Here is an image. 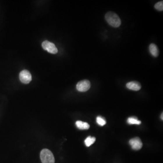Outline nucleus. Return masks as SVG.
<instances>
[{
    "label": "nucleus",
    "mask_w": 163,
    "mask_h": 163,
    "mask_svg": "<svg viewBox=\"0 0 163 163\" xmlns=\"http://www.w3.org/2000/svg\"><path fill=\"white\" fill-rule=\"evenodd\" d=\"M97 123L101 126H103L106 124V121L104 118L101 116H98L97 117Z\"/></svg>",
    "instance_id": "nucleus-12"
},
{
    "label": "nucleus",
    "mask_w": 163,
    "mask_h": 163,
    "mask_svg": "<svg viewBox=\"0 0 163 163\" xmlns=\"http://www.w3.org/2000/svg\"><path fill=\"white\" fill-rule=\"evenodd\" d=\"M149 50L151 55L154 57H157L159 55V51L158 47L155 44H151L149 46Z\"/></svg>",
    "instance_id": "nucleus-8"
},
{
    "label": "nucleus",
    "mask_w": 163,
    "mask_h": 163,
    "mask_svg": "<svg viewBox=\"0 0 163 163\" xmlns=\"http://www.w3.org/2000/svg\"><path fill=\"white\" fill-rule=\"evenodd\" d=\"M127 122L130 125H140L141 124V121L138 120L137 118L134 117H129L127 119Z\"/></svg>",
    "instance_id": "nucleus-11"
},
{
    "label": "nucleus",
    "mask_w": 163,
    "mask_h": 163,
    "mask_svg": "<svg viewBox=\"0 0 163 163\" xmlns=\"http://www.w3.org/2000/svg\"><path fill=\"white\" fill-rule=\"evenodd\" d=\"M105 19L110 26L113 27H118L121 24V20L119 16L112 11H109L106 13Z\"/></svg>",
    "instance_id": "nucleus-1"
},
{
    "label": "nucleus",
    "mask_w": 163,
    "mask_h": 163,
    "mask_svg": "<svg viewBox=\"0 0 163 163\" xmlns=\"http://www.w3.org/2000/svg\"><path fill=\"white\" fill-rule=\"evenodd\" d=\"M76 125L80 130H88L90 128V125L87 122L78 121L76 122Z\"/></svg>",
    "instance_id": "nucleus-9"
},
{
    "label": "nucleus",
    "mask_w": 163,
    "mask_h": 163,
    "mask_svg": "<svg viewBox=\"0 0 163 163\" xmlns=\"http://www.w3.org/2000/svg\"><path fill=\"white\" fill-rule=\"evenodd\" d=\"M96 141V138L94 137H91V136H89L85 140V144L87 147H89L91 145H93L94 143Z\"/></svg>",
    "instance_id": "nucleus-10"
},
{
    "label": "nucleus",
    "mask_w": 163,
    "mask_h": 163,
    "mask_svg": "<svg viewBox=\"0 0 163 163\" xmlns=\"http://www.w3.org/2000/svg\"><path fill=\"white\" fill-rule=\"evenodd\" d=\"M163 113H162V114H161V120H163Z\"/></svg>",
    "instance_id": "nucleus-14"
},
{
    "label": "nucleus",
    "mask_w": 163,
    "mask_h": 163,
    "mask_svg": "<svg viewBox=\"0 0 163 163\" xmlns=\"http://www.w3.org/2000/svg\"><path fill=\"white\" fill-rule=\"evenodd\" d=\"M129 144L132 146V149L136 150H140L142 147V142L140 138L137 137L130 140L129 141Z\"/></svg>",
    "instance_id": "nucleus-6"
},
{
    "label": "nucleus",
    "mask_w": 163,
    "mask_h": 163,
    "mask_svg": "<svg viewBox=\"0 0 163 163\" xmlns=\"http://www.w3.org/2000/svg\"><path fill=\"white\" fill-rule=\"evenodd\" d=\"M40 157L42 163H54L55 162L54 155L48 149L42 150L40 152Z\"/></svg>",
    "instance_id": "nucleus-2"
},
{
    "label": "nucleus",
    "mask_w": 163,
    "mask_h": 163,
    "mask_svg": "<svg viewBox=\"0 0 163 163\" xmlns=\"http://www.w3.org/2000/svg\"><path fill=\"white\" fill-rule=\"evenodd\" d=\"M42 46L44 50H47L48 52L52 54H56L58 51L55 45L48 40L44 41L42 43Z\"/></svg>",
    "instance_id": "nucleus-3"
},
{
    "label": "nucleus",
    "mask_w": 163,
    "mask_h": 163,
    "mask_svg": "<svg viewBox=\"0 0 163 163\" xmlns=\"http://www.w3.org/2000/svg\"><path fill=\"white\" fill-rule=\"evenodd\" d=\"M155 8L159 11H162L163 10V1H160L156 3L155 4Z\"/></svg>",
    "instance_id": "nucleus-13"
},
{
    "label": "nucleus",
    "mask_w": 163,
    "mask_h": 163,
    "mask_svg": "<svg viewBox=\"0 0 163 163\" xmlns=\"http://www.w3.org/2000/svg\"><path fill=\"white\" fill-rule=\"evenodd\" d=\"M126 86L129 89L133 91H139L141 89V86L140 83L137 81H132L126 84Z\"/></svg>",
    "instance_id": "nucleus-7"
},
{
    "label": "nucleus",
    "mask_w": 163,
    "mask_h": 163,
    "mask_svg": "<svg viewBox=\"0 0 163 163\" xmlns=\"http://www.w3.org/2000/svg\"><path fill=\"white\" fill-rule=\"evenodd\" d=\"M91 87V84L89 81L84 80L77 83L76 88L77 91L81 92H85L88 91Z\"/></svg>",
    "instance_id": "nucleus-4"
},
{
    "label": "nucleus",
    "mask_w": 163,
    "mask_h": 163,
    "mask_svg": "<svg viewBox=\"0 0 163 163\" xmlns=\"http://www.w3.org/2000/svg\"><path fill=\"white\" fill-rule=\"evenodd\" d=\"M20 81L24 84H28L32 80V76L27 70H24L20 72L19 75Z\"/></svg>",
    "instance_id": "nucleus-5"
}]
</instances>
